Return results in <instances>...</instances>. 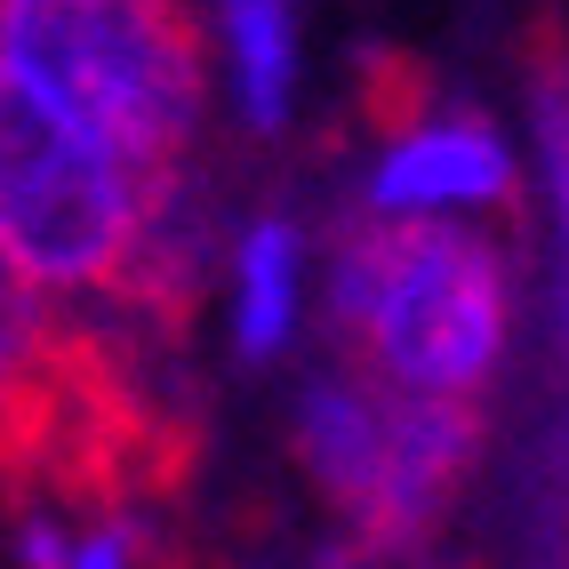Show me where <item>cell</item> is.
<instances>
[{"label": "cell", "mask_w": 569, "mask_h": 569, "mask_svg": "<svg viewBox=\"0 0 569 569\" xmlns=\"http://www.w3.org/2000/svg\"><path fill=\"white\" fill-rule=\"evenodd\" d=\"M297 458L361 553H409L481 458V409L417 401L361 369H337L297 401Z\"/></svg>", "instance_id": "5b68a950"}, {"label": "cell", "mask_w": 569, "mask_h": 569, "mask_svg": "<svg viewBox=\"0 0 569 569\" xmlns=\"http://www.w3.org/2000/svg\"><path fill=\"white\" fill-rule=\"evenodd\" d=\"M184 184H144L0 64V281L17 297H81L177 346L201 289V241L177 224Z\"/></svg>", "instance_id": "7a4b0ae2"}, {"label": "cell", "mask_w": 569, "mask_h": 569, "mask_svg": "<svg viewBox=\"0 0 569 569\" xmlns=\"http://www.w3.org/2000/svg\"><path fill=\"white\" fill-rule=\"evenodd\" d=\"M506 264L473 224L377 217L337 241L329 321L361 377L417 401H473L506 353Z\"/></svg>", "instance_id": "277c9868"}, {"label": "cell", "mask_w": 569, "mask_h": 569, "mask_svg": "<svg viewBox=\"0 0 569 569\" xmlns=\"http://www.w3.org/2000/svg\"><path fill=\"white\" fill-rule=\"evenodd\" d=\"M513 201V161L481 121H409L393 129L386 161L369 169V209L377 217H441V209H506Z\"/></svg>", "instance_id": "8992f818"}, {"label": "cell", "mask_w": 569, "mask_h": 569, "mask_svg": "<svg viewBox=\"0 0 569 569\" xmlns=\"http://www.w3.org/2000/svg\"><path fill=\"white\" fill-rule=\"evenodd\" d=\"M224 32H233V81L241 112L257 129L289 121V89H297V32H289V0H217Z\"/></svg>", "instance_id": "52a82bcc"}, {"label": "cell", "mask_w": 569, "mask_h": 569, "mask_svg": "<svg viewBox=\"0 0 569 569\" xmlns=\"http://www.w3.org/2000/svg\"><path fill=\"white\" fill-rule=\"evenodd\" d=\"M0 64L144 184H184L209 49L184 0H0Z\"/></svg>", "instance_id": "3957f363"}, {"label": "cell", "mask_w": 569, "mask_h": 569, "mask_svg": "<svg viewBox=\"0 0 569 569\" xmlns=\"http://www.w3.org/2000/svg\"><path fill=\"white\" fill-rule=\"evenodd\" d=\"M538 137L553 161V193H561V233H569V57L538 49Z\"/></svg>", "instance_id": "9c48e42d"}, {"label": "cell", "mask_w": 569, "mask_h": 569, "mask_svg": "<svg viewBox=\"0 0 569 569\" xmlns=\"http://www.w3.org/2000/svg\"><path fill=\"white\" fill-rule=\"evenodd\" d=\"M297 321V233L264 217L257 233L241 241V346L273 353Z\"/></svg>", "instance_id": "ba28073f"}, {"label": "cell", "mask_w": 569, "mask_h": 569, "mask_svg": "<svg viewBox=\"0 0 569 569\" xmlns=\"http://www.w3.org/2000/svg\"><path fill=\"white\" fill-rule=\"evenodd\" d=\"M201 426L161 369V337L49 297H0V521L81 529L177 513Z\"/></svg>", "instance_id": "6da1fadb"}]
</instances>
